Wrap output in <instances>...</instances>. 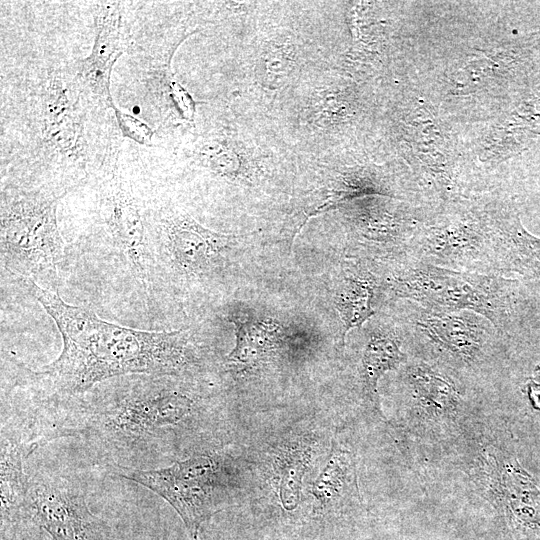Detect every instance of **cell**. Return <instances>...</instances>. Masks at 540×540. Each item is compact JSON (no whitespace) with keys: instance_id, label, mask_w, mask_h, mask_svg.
<instances>
[{"instance_id":"obj_1","label":"cell","mask_w":540,"mask_h":540,"mask_svg":"<svg viewBox=\"0 0 540 540\" xmlns=\"http://www.w3.org/2000/svg\"><path fill=\"white\" fill-rule=\"evenodd\" d=\"M54 320L62 337L59 356L39 371L21 374V386L40 406H53L112 378L132 374L183 376L201 356L187 331H146L105 321L66 303L57 290L19 278Z\"/></svg>"},{"instance_id":"obj_2","label":"cell","mask_w":540,"mask_h":540,"mask_svg":"<svg viewBox=\"0 0 540 540\" xmlns=\"http://www.w3.org/2000/svg\"><path fill=\"white\" fill-rule=\"evenodd\" d=\"M386 284L397 298L429 310L475 312L509 340L540 332V295L516 278L406 258Z\"/></svg>"},{"instance_id":"obj_3","label":"cell","mask_w":540,"mask_h":540,"mask_svg":"<svg viewBox=\"0 0 540 540\" xmlns=\"http://www.w3.org/2000/svg\"><path fill=\"white\" fill-rule=\"evenodd\" d=\"M61 196L45 190L2 192L1 260L18 278L39 285L57 279L65 249L57 222Z\"/></svg>"},{"instance_id":"obj_4","label":"cell","mask_w":540,"mask_h":540,"mask_svg":"<svg viewBox=\"0 0 540 540\" xmlns=\"http://www.w3.org/2000/svg\"><path fill=\"white\" fill-rule=\"evenodd\" d=\"M408 325L415 347L449 376L480 372L495 361L503 341H510L485 317L468 310L433 311L413 303Z\"/></svg>"},{"instance_id":"obj_5","label":"cell","mask_w":540,"mask_h":540,"mask_svg":"<svg viewBox=\"0 0 540 540\" xmlns=\"http://www.w3.org/2000/svg\"><path fill=\"white\" fill-rule=\"evenodd\" d=\"M25 516L53 540H114L108 524L90 510L86 483L76 471L27 469Z\"/></svg>"},{"instance_id":"obj_6","label":"cell","mask_w":540,"mask_h":540,"mask_svg":"<svg viewBox=\"0 0 540 540\" xmlns=\"http://www.w3.org/2000/svg\"><path fill=\"white\" fill-rule=\"evenodd\" d=\"M223 460L198 453L150 470H119L121 478L142 485L167 501L183 521L192 540L201 525L217 512L226 488Z\"/></svg>"},{"instance_id":"obj_7","label":"cell","mask_w":540,"mask_h":540,"mask_svg":"<svg viewBox=\"0 0 540 540\" xmlns=\"http://www.w3.org/2000/svg\"><path fill=\"white\" fill-rule=\"evenodd\" d=\"M407 258L457 271L502 275L491 225L473 219L419 228Z\"/></svg>"},{"instance_id":"obj_8","label":"cell","mask_w":540,"mask_h":540,"mask_svg":"<svg viewBox=\"0 0 540 540\" xmlns=\"http://www.w3.org/2000/svg\"><path fill=\"white\" fill-rule=\"evenodd\" d=\"M86 98L75 76L66 81L53 72L41 85L36 94V120L44 148L52 157L78 162L87 156L85 109L97 105L90 100L81 104Z\"/></svg>"},{"instance_id":"obj_9","label":"cell","mask_w":540,"mask_h":540,"mask_svg":"<svg viewBox=\"0 0 540 540\" xmlns=\"http://www.w3.org/2000/svg\"><path fill=\"white\" fill-rule=\"evenodd\" d=\"M101 211L112 242L125 256L132 274L146 287L149 278L148 220L130 183L116 167L104 184Z\"/></svg>"},{"instance_id":"obj_10","label":"cell","mask_w":540,"mask_h":540,"mask_svg":"<svg viewBox=\"0 0 540 540\" xmlns=\"http://www.w3.org/2000/svg\"><path fill=\"white\" fill-rule=\"evenodd\" d=\"M125 44L124 22L118 3L101 4L95 17L91 53L77 62L74 76L86 96L104 109L112 110L115 106L110 93V76Z\"/></svg>"},{"instance_id":"obj_11","label":"cell","mask_w":540,"mask_h":540,"mask_svg":"<svg viewBox=\"0 0 540 540\" xmlns=\"http://www.w3.org/2000/svg\"><path fill=\"white\" fill-rule=\"evenodd\" d=\"M1 527L26 520L28 457L39 447L29 425L10 411H1Z\"/></svg>"},{"instance_id":"obj_12","label":"cell","mask_w":540,"mask_h":540,"mask_svg":"<svg viewBox=\"0 0 540 540\" xmlns=\"http://www.w3.org/2000/svg\"><path fill=\"white\" fill-rule=\"evenodd\" d=\"M159 228L172 266L186 276L208 272L232 239L202 226L187 214H168L161 218Z\"/></svg>"},{"instance_id":"obj_13","label":"cell","mask_w":540,"mask_h":540,"mask_svg":"<svg viewBox=\"0 0 540 540\" xmlns=\"http://www.w3.org/2000/svg\"><path fill=\"white\" fill-rule=\"evenodd\" d=\"M403 365V381L414 416L434 423L454 420L464 404L454 379L423 359Z\"/></svg>"},{"instance_id":"obj_14","label":"cell","mask_w":540,"mask_h":540,"mask_svg":"<svg viewBox=\"0 0 540 540\" xmlns=\"http://www.w3.org/2000/svg\"><path fill=\"white\" fill-rule=\"evenodd\" d=\"M501 274L520 280L540 295V237L530 233L517 212L506 210L491 224Z\"/></svg>"},{"instance_id":"obj_15","label":"cell","mask_w":540,"mask_h":540,"mask_svg":"<svg viewBox=\"0 0 540 540\" xmlns=\"http://www.w3.org/2000/svg\"><path fill=\"white\" fill-rule=\"evenodd\" d=\"M402 338L394 327H376L368 336L361 357L360 379L365 401L382 416L377 386L380 378L407 361Z\"/></svg>"},{"instance_id":"obj_16","label":"cell","mask_w":540,"mask_h":540,"mask_svg":"<svg viewBox=\"0 0 540 540\" xmlns=\"http://www.w3.org/2000/svg\"><path fill=\"white\" fill-rule=\"evenodd\" d=\"M376 288L374 276L358 268H348L338 282L333 299L343 324L342 344L350 330L360 328L375 315L373 302Z\"/></svg>"},{"instance_id":"obj_17","label":"cell","mask_w":540,"mask_h":540,"mask_svg":"<svg viewBox=\"0 0 540 540\" xmlns=\"http://www.w3.org/2000/svg\"><path fill=\"white\" fill-rule=\"evenodd\" d=\"M311 493L323 506H333L351 498H359L354 453L334 441L326 464L312 485Z\"/></svg>"},{"instance_id":"obj_18","label":"cell","mask_w":540,"mask_h":540,"mask_svg":"<svg viewBox=\"0 0 540 540\" xmlns=\"http://www.w3.org/2000/svg\"><path fill=\"white\" fill-rule=\"evenodd\" d=\"M235 327V346L227 359L234 364H253L280 345L279 326L271 321L228 318Z\"/></svg>"},{"instance_id":"obj_19","label":"cell","mask_w":540,"mask_h":540,"mask_svg":"<svg viewBox=\"0 0 540 540\" xmlns=\"http://www.w3.org/2000/svg\"><path fill=\"white\" fill-rule=\"evenodd\" d=\"M312 457L309 441H297L283 449L277 458L278 491L284 509L294 510L300 501L302 481Z\"/></svg>"},{"instance_id":"obj_20","label":"cell","mask_w":540,"mask_h":540,"mask_svg":"<svg viewBox=\"0 0 540 540\" xmlns=\"http://www.w3.org/2000/svg\"><path fill=\"white\" fill-rule=\"evenodd\" d=\"M196 155L206 168L219 176L235 178L241 170L239 155L223 140H205L198 146Z\"/></svg>"},{"instance_id":"obj_21","label":"cell","mask_w":540,"mask_h":540,"mask_svg":"<svg viewBox=\"0 0 540 540\" xmlns=\"http://www.w3.org/2000/svg\"><path fill=\"white\" fill-rule=\"evenodd\" d=\"M261 59V75L268 88H278L293 70V48L288 42L268 43Z\"/></svg>"},{"instance_id":"obj_22","label":"cell","mask_w":540,"mask_h":540,"mask_svg":"<svg viewBox=\"0 0 540 540\" xmlns=\"http://www.w3.org/2000/svg\"><path fill=\"white\" fill-rule=\"evenodd\" d=\"M117 126L124 137L141 145H149L154 134L153 129L139 118L128 114L116 106L112 108Z\"/></svg>"},{"instance_id":"obj_23","label":"cell","mask_w":540,"mask_h":540,"mask_svg":"<svg viewBox=\"0 0 540 540\" xmlns=\"http://www.w3.org/2000/svg\"><path fill=\"white\" fill-rule=\"evenodd\" d=\"M168 96L182 119L193 123L196 112V101L190 93L173 76H167Z\"/></svg>"},{"instance_id":"obj_24","label":"cell","mask_w":540,"mask_h":540,"mask_svg":"<svg viewBox=\"0 0 540 540\" xmlns=\"http://www.w3.org/2000/svg\"><path fill=\"white\" fill-rule=\"evenodd\" d=\"M1 540H53L42 528L23 520L19 523L1 527Z\"/></svg>"},{"instance_id":"obj_25","label":"cell","mask_w":540,"mask_h":540,"mask_svg":"<svg viewBox=\"0 0 540 540\" xmlns=\"http://www.w3.org/2000/svg\"><path fill=\"white\" fill-rule=\"evenodd\" d=\"M198 540V539H197Z\"/></svg>"}]
</instances>
